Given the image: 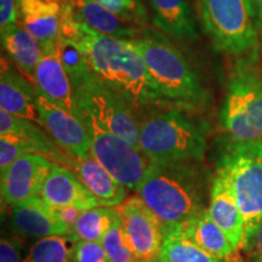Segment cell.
Returning a JSON list of instances; mask_svg holds the SVG:
<instances>
[{
    "label": "cell",
    "mask_w": 262,
    "mask_h": 262,
    "mask_svg": "<svg viewBox=\"0 0 262 262\" xmlns=\"http://www.w3.org/2000/svg\"><path fill=\"white\" fill-rule=\"evenodd\" d=\"M77 40L97 79L122 96L137 117L168 107L131 40L101 34L77 22Z\"/></svg>",
    "instance_id": "6da1fadb"
},
{
    "label": "cell",
    "mask_w": 262,
    "mask_h": 262,
    "mask_svg": "<svg viewBox=\"0 0 262 262\" xmlns=\"http://www.w3.org/2000/svg\"><path fill=\"white\" fill-rule=\"evenodd\" d=\"M201 162L149 163L136 194L155 212L164 231L185 224L206 209Z\"/></svg>",
    "instance_id": "7a4b0ae2"
},
{
    "label": "cell",
    "mask_w": 262,
    "mask_h": 262,
    "mask_svg": "<svg viewBox=\"0 0 262 262\" xmlns=\"http://www.w3.org/2000/svg\"><path fill=\"white\" fill-rule=\"evenodd\" d=\"M145 61L156 89L170 108L199 111L209 102V94L186 57L163 35L145 31L131 40Z\"/></svg>",
    "instance_id": "3957f363"
},
{
    "label": "cell",
    "mask_w": 262,
    "mask_h": 262,
    "mask_svg": "<svg viewBox=\"0 0 262 262\" xmlns=\"http://www.w3.org/2000/svg\"><path fill=\"white\" fill-rule=\"evenodd\" d=\"M203 127L182 110H155L139 122V147L150 163L202 162L206 152Z\"/></svg>",
    "instance_id": "277c9868"
},
{
    "label": "cell",
    "mask_w": 262,
    "mask_h": 262,
    "mask_svg": "<svg viewBox=\"0 0 262 262\" xmlns=\"http://www.w3.org/2000/svg\"><path fill=\"white\" fill-rule=\"evenodd\" d=\"M215 179L231 193L244 216L243 244L262 221V140L229 139L216 158Z\"/></svg>",
    "instance_id": "5b68a950"
},
{
    "label": "cell",
    "mask_w": 262,
    "mask_h": 262,
    "mask_svg": "<svg viewBox=\"0 0 262 262\" xmlns=\"http://www.w3.org/2000/svg\"><path fill=\"white\" fill-rule=\"evenodd\" d=\"M220 120L229 139L262 140V64L257 50L235 62L229 75Z\"/></svg>",
    "instance_id": "8992f818"
},
{
    "label": "cell",
    "mask_w": 262,
    "mask_h": 262,
    "mask_svg": "<svg viewBox=\"0 0 262 262\" xmlns=\"http://www.w3.org/2000/svg\"><path fill=\"white\" fill-rule=\"evenodd\" d=\"M201 11L215 50L241 56L256 49L257 25L247 0H201Z\"/></svg>",
    "instance_id": "52a82bcc"
},
{
    "label": "cell",
    "mask_w": 262,
    "mask_h": 262,
    "mask_svg": "<svg viewBox=\"0 0 262 262\" xmlns=\"http://www.w3.org/2000/svg\"><path fill=\"white\" fill-rule=\"evenodd\" d=\"M84 124L90 135V153L127 189L136 191L145 178L149 160L139 147L118 136L83 112Z\"/></svg>",
    "instance_id": "ba28073f"
},
{
    "label": "cell",
    "mask_w": 262,
    "mask_h": 262,
    "mask_svg": "<svg viewBox=\"0 0 262 262\" xmlns=\"http://www.w3.org/2000/svg\"><path fill=\"white\" fill-rule=\"evenodd\" d=\"M81 112L93 116L96 122L134 146L139 147V122L133 107L93 73L74 86ZM140 148V147H139Z\"/></svg>",
    "instance_id": "9c48e42d"
},
{
    "label": "cell",
    "mask_w": 262,
    "mask_h": 262,
    "mask_svg": "<svg viewBox=\"0 0 262 262\" xmlns=\"http://www.w3.org/2000/svg\"><path fill=\"white\" fill-rule=\"evenodd\" d=\"M117 209L137 258L158 261L165 231L155 212L137 194L127 196Z\"/></svg>",
    "instance_id": "30bf717a"
},
{
    "label": "cell",
    "mask_w": 262,
    "mask_h": 262,
    "mask_svg": "<svg viewBox=\"0 0 262 262\" xmlns=\"http://www.w3.org/2000/svg\"><path fill=\"white\" fill-rule=\"evenodd\" d=\"M55 163L47 157L34 153H27L16 159L0 176L3 203L14 206L40 195L45 180Z\"/></svg>",
    "instance_id": "8fae6325"
},
{
    "label": "cell",
    "mask_w": 262,
    "mask_h": 262,
    "mask_svg": "<svg viewBox=\"0 0 262 262\" xmlns=\"http://www.w3.org/2000/svg\"><path fill=\"white\" fill-rule=\"evenodd\" d=\"M37 103L42 127L66 155L78 159L90 155V135L80 119L52 103L38 91Z\"/></svg>",
    "instance_id": "7c38bea8"
},
{
    "label": "cell",
    "mask_w": 262,
    "mask_h": 262,
    "mask_svg": "<svg viewBox=\"0 0 262 262\" xmlns=\"http://www.w3.org/2000/svg\"><path fill=\"white\" fill-rule=\"evenodd\" d=\"M33 84L39 94L84 123V114L75 97L73 84L58 56L57 42L42 48V55L35 68Z\"/></svg>",
    "instance_id": "4fadbf2b"
},
{
    "label": "cell",
    "mask_w": 262,
    "mask_h": 262,
    "mask_svg": "<svg viewBox=\"0 0 262 262\" xmlns=\"http://www.w3.org/2000/svg\"><path fill=\"white\" fill-rule=\"evenodd\" d=\"M12 231L28 239H41L50 235H66L78 242L73 231L61 220L56 208L40 195L11 206L10 219Z\"/></svg>",
    "instance_id": "5bb4252c"
},
{
    "label": "cell",
    "mask_w": 262,
    "mask_h": 262,
    "mask_svg": "<svg viewBox=\"0 0 262 262\" xmlns=\"http://www.w3.org/2000/svg\"><path fill=\"white\" fill-rule=\"evenodd\" d=\"M40 196L55 208L72 206L84 211L102 206L98 199L67 166L55 163L40 192Z\"/></svg>",
    "instance_id": "9a60e30c"
},
{
    "label": "cell",
    "mask_w": 262,
    "mask_h": 262,
    "mask_svg": "<svg viewBox=\"0 0 262 262\" xmlns=\"http://www.w3.org/2000/svg\"><path fill=\"white\" fill-rule=\"evenodd\" d=\"M60 4L75 22L84 24L101 34L124 40H134L142 34L140 27L120 18L93 0H61Z\"/></svg>",
    "instance_id": "2e32d148"
},
{
    "label": "cell",
    "mask_w": 262,
    "mask_h": 262,
    "mask_svg": "<svg viewBox=\"0 0 262 262\" xmlns=\"http://www.w3.org/2000/svg\"><path fill=\"white\" fill-rule=\"evenodd\" d=\"M0 107L14 116L25 118L42 126L38 111L37 90L2 58Z\"/></svg>",
    "instance_id": "e0dca14e"
},
{
    "label": "cell",
    "mask_w": 262,
    "mask_h": 262,
    "mask_svg": "<svg viewBox=\"0 0 262 262\" xmlns=\"http://www.w3.org/2000/svg\"><path fill=\"white\" fill-rule=\"evenodd\" d=\"M40 127L37 123L0 110V136L15 137L27 153L51 157L58 164H71L73 158L64 155Z\"/></svg>",
    "instance_id": "ac0fdd59"
},
{
    "label": "cell",
    "mask_w": 262,
    "mask_h": 262,
    "mask_svg": "<svg viewBox=\"0 0 262 262\" xmlns=\"http://www.w3.org/2000/svg\"><path fill=\"white\" fill-rule=\"evenodd\" d=\"M72 166L80 181L102 206H119L127 198L126 187L120 183L91 153L85 158H73Z\"/></svg>",
    "instance_id": "d6986e66"
},
{
    "label": "cell",
    "mask_w": 262,
    "mask_h": 262,
    "mask_svg": "<svg viewBox=\"0 0 262 262\" xmlns=\"http://www.w3.org/2000/svg\"><path fill=\"white\" fill-rule=\"evenodd\" d=\"M17 9L22 26L38 39L41 49L56 44L60 37V3L17 0Z\"/></svg>",
    "instance_id": "ffe728a7"
},
{
    "label": "cell",
    "mask_w": 262,
    "mask_h": 262,
    "mask_svg": "<svg viewBox=\"0 0 262 262\" xmlns=\"http://www.w3.org/2000/svg\"><path fill=\"white\" fill-rule=\"evenodd\" d=\"M153 24L166 34L182 40H196L198 31L186 0H148Z\"/></svg>",
    "instance_id": "44dd1931"
},
{
    "label": "cell",
    "mask_w": 262,
    "mask_h": 262,
    "mask_svg": "<svg viewBox=\"0 0 262 262\" xmlns=\"http://www.w3.org/2000/svg\"><path fill=\"white\" fill-rule=\"evenodd\" d=\"M208 210L212 220L229 238L235 250H239L245 233L244 216L231 193L215 178L211 183Z\"/></svg>",
    "instance_id": "7402d4cb"
},
{
    "label": "cell",
    "mask_w": 262,
    "mask_h": 262,
    "mask_svg": "<svg viewBox=\"0 0 262 262\" xmlns=\"http://www.w3.org/2000/svg\"><path fill=\"white\" fill-rule=\"evenodd\" d=\"M181 226L192 241L211 256L228 261L238 251L220 226L212 220L208 208Z\"/></svg>",
    "instance_id": "603a6c76"
},
{
    "label": "cell",
    "mask_w": 262,
    "mask_h": 262,
    "mask_svg": "<svg viewBox=\"0 0 262 262\" xmlns=\"http://www.w3.org/2000/svg\"><path fill=\"white\" fill-rule=\"evenodd\" d=\"M2 45L18 70L33 81L35 68L42 55L38 39L28 29L15 24L2 31Z\"/></svg>",
    "instance_id": "cb8c5ba5"
},
{
    "label": "cell",
    "mask_w": 262,
    "mask_h": 262,
    "mask_svg": "<svg viewBox=\"0 0 262 262\" xmlns=\"http://www.w3.org/2000/svg\"><path fill=\"white\" fill-rule=\"evenodd\" d=\"M159 262H228L211 256L192 241L182 226L165 229Z\"/></svg>",
    "instance_id": "d4e9b609"
},
{
    "label": "cell",
    "mask_w": 262,
    "mask_h": 262,
    "mask_svg": "<svg viewBox=\"0 0 262 262\" xmlns=\"http://www.w3.org/2000/svg\"><path fill=\"white\" fill-rule=\"evenodd\" d=\"M119 216L117 206H97L89 210L80 211L73 228L75 237L78 241L100 243L103 235L112 227Z\"/></svg>",
    "instance_id": "484cf974"
},
{
    "label": "cell",
    "mask_w": 262,
    "mask_h": 262,
    "mask_svg": "<svg viewBox=\"0 0 262 262\" xmlns=\"http://www.w3.org/2000/svg\"><path fill=\"white\" fill-rule=\"evenodd\" d=\"M75 243L77 242L66 235H50L38 239L29 248L24 262H74Z\"/></svg>",
    "instance_id": "4316f807"
},
{
    "label": "cell",
    "mask_w": 262,
    "mask_h": 262,
    "mask_svg": "<svg viewBox=\"0 0 262 262\" xmlns=\"http://www.w3.org/2000/svg\"><path fill=\"white\" fill-rule=\"evenodd\" d=\"M58 56L73 84H80L91 73V68L77 39L58 37Z\"/></svg>",
    "instance_id": "83f0119b"
},
{
    "label": "cell",
    "mask_w": 262,
    "mask_h": 262,
    "mask_svg": "<svg viewBox=\"0 0 262 262\" xmlns=\"http://www.w3.org/2000/svg\"><path fill=\"white\" fill-rule=\"evenodd\" d=\"M104 251L111 262H139L135 250L131 245L129 238L124 229L122 217H118L112 227L101 239Z\"/></svg>",
    "instance_id": "f1b7e54d"
},
{
    "label": "cell",
    "mask_w": 262,
    "mask_h": 262,
    "mask_svg": "<svg viewBox=\"0 0 262 262\" xmlns=\"http://www.w3.org/2000/svg\"><path fill=\"white\" fill-rule=\"evenodd\" d=\"M93 2L137 27L141 28L147 24L148 17L141 0H93Z\"/></svg>",
    "instance_id": "f546056e"
},
{
    "label": "cell",
    "mask_w": 262,
    "mask_h": 262,
    "mask_svg": "<svg viewBox=\"0 0 262 262\" xmlns=\"http://www.w3.org/2000/svg\"><path fill=\"white\" fill-rule=\"evenodd\" d=\"M74 262H111L98 242L78 241L74 245Z\"/></svg>",
    "instance_id": "4dcf8cb0"
},
{
    "label": "cell",
    "mask_w": 262,
    "mask_h": 262,
    "mask_svg": "<svg viewBox=\"0 0 262 262\" xmlns=\"http://www.w3.org/2000/svg\"><path fill=\"white\" fill-rule=\"evenodd\" d=\"M0 262H24L21 257V245L17 241L10 237L2 238Z\"/></svg>",
    "instance_id": "1f68e13d"
},
{
    "label": "cell",
    "mask_w": 262,
    "mask_h": 262,
    "mask_svg": "<svg viewBox=\"0 0 262 262\" xmlns=\"http://www.w3.org/2000/svg\"><path fill=\"white\" fill-rule=\"evenodd\" d=\"M17 0H0V31L17 24Z\"/></svg>",
    "instance_id": "d6a6232c"
},
{
    "label": "cell",
    "mask_w": 262,
    "mask_h": 262,
    "mask_svg": "<svg viewBox=\"0 0 262 262\" xmlns=\"http://www.w3.org/2000/svg\"><path fill=\"white\" fill-rule=\"evenodd\" d=\"M239 250L250 253L251 257L258 262H262V221L257 226L256 229L251 233L250 237L242 244Z\"/></svg>",
    "instance_id": "836d02e7"
},
{
    "label": "cell",
    "mask_w": 262,
    "mask_h": 262,
    "mask_svg": "<svg viewBox=\"0 0 262 262\" xmlns=\"http://www.w3.org/2000/svg\"><path fill=\"white\" fill-rule=\"evenodd\" d=\"M56 211L58 216H60L61 220L63 221L64 224L72 229V231H73L78 216L80 214V210H78V209L75 208H72V206H64V208H56Z\"/></svg>",
    "instance_id": "e575fe53"
},
{
    "label": "cell",
    "mask_w": 262,
    "mask_h": 262,
    "mask_svg": "<svg viewBox=\"0 0 262 262\" xmlns=\"http://www.w3.org/2000/svg\"><path fill=\"white\" fill-rule=\"evenodd\" d=\"M258 2L260 0H247V4L249 6V10H250V14L253 16L257 25V14H258Z\"/></svg>",
    "instance_id": "d590c367"
},
{
    "label": "cell",
    "mask_w": 262,
    "mask_h": 262,
    "mask_svg": "<svg viewBox=\"0 0 262 262\" xmlns=\"http://www.w3.org/2000/svg\"><path fill=\"white\" fill-rule=\"evenodd\" d=\"M257 28L260 31V35L262 39V0L258 2V14H257Z\"/></svg>",
    "instance_id": "8d00e7d4"
},
{
    "label": "cell",
    "mask_w": 262,
    "mask_h": 262,
    "mask_svg": "<svg viewBox=\"0 0 262 262\" xmlns=\"http://www.w3.org/2000/svg\"><path fill=\"white\" fill-rule=\"evenodd\" d=\"M234 255H235V254H234ZM228 262H243V261L239 260L238 257H233V256H232V257L228 260ZM250 262H258V261H256V260H255V258H253V260H251Z\"/></svg>",
    "instance_id": "74e56055"
},
{
    "label": "cell",
    "mask_w": 262,
    "mask_h": 262,
    "mask_svg": "<svg viewBox=\"0 0 262 262\" xmlns=\"http://www.w3.org/2000/svg\"><path fill=\"white\" fill-rule=\"evenodd\" d=\"M48 2H58V3H60L61 0H48Z\"/></svg>",
    "instance_id": "f35d334b"
},
{
    "label": "cell",
    "mask_w": 262,
    "mask_h": 262,
    "mask_svg": "<svg viewBox=\"0 0 262 262\" xmlns=\"http://www.w3.org/2000/svg\"><path fill=\"white\" fill-rule=\"evenodd\" d=\"M139 262H146V261H139ZM150 262H159V260L158 261H150Z\"/></svg>",
    "instance_id": "ab89813d"
}]
</instances>
